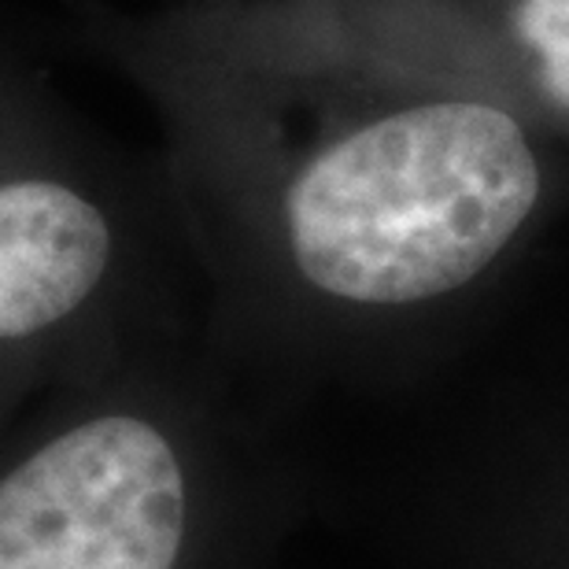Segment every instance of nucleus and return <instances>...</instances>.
<instances>
[{
  "label": "nucleus",
  "instance_id": "f257e3e1",
  "mask_svg": "<svg viewBox=\"0 0 569 569\" xmlns=\"http://www.w3.org/2000/svg\"><path fill=\"white\" fill-rule=\"evenodd\" d=\"M63 4L74 38L152 100L181 211L322 303L385 311L462 292L548 203L555 138L466 78L248 0L144 16Z\"/></svg>",
  "mask_w": 569,
  "mask_h": 569
},
{
  "label": "nucleus",
  "instance_id": "f03ea898",
  "mask_svg": "<svg viewBox=\"0 0 569 569\" xmlns=\"http://www.w3.org/2000/svg\"><path fill=\"white\" fill-rule=\"evenodd\" d=\"M144 181L0 8V429L111 359Z\"/></svg>",
  "mask_w": 569,
  "mask_h": 569
},
{
  "label": "nucleus",
  "instance_id": "7ed1b4c3",
  "mask_svg": "<svg viewBox=\"0 0 569 569\" xmlns=\"http://www.w3.org/2000/svg\"><path fill=\"white\" fill-rule=\"evenodd\" d=\"M186 537L181 443L111 359L0 429V569H178Z\"/></svg>",
  "mask_w": 569,
  "mask_h": 569
},
{
  "label": "nucleus",
  "instance_id": "20e7f679",
  "mask_svg": "<svg viewBox=\"0 0 569 569\" xmlns=\"http://www.w3.org/2000/svg\"><path fill=\"white\" fill-rule=\"evenodd\" d=\"M292 27L466 78L569 141V0H248Z\"/></svg>",
  "mask_w": 569,
  "mask_h": 569
}]
</instances>
